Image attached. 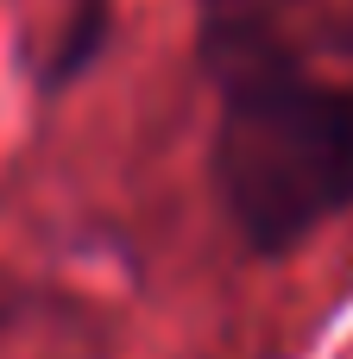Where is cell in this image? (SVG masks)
Returning <instances> with one entry per match:
<instances>
[{"label":"cell","instance_id":"1","mask_svg":"<svg viewBox=\"0 0 353 359\" xmlns=\"http://www.w3.org/2000/svg\"><path fill=\"white\" fill-rule=\"evenodd\" d=\"M202 63L215 202L259 259H284L353 208V88L303 69L253 6L227 0H208Z\"/></svg>","mask_w":353,"mask_h":359}]
</instances>
